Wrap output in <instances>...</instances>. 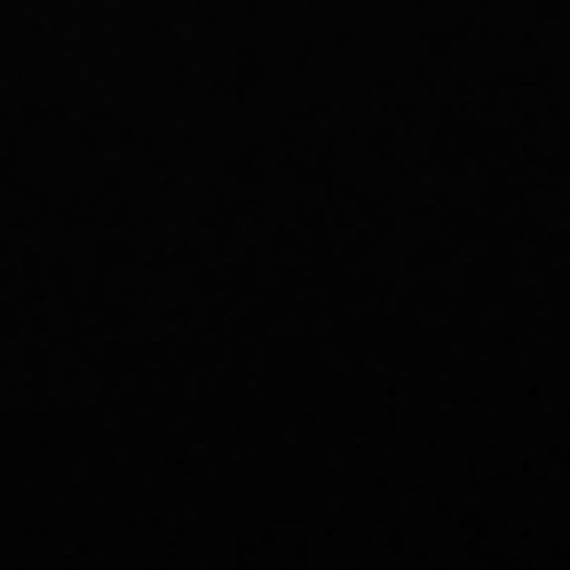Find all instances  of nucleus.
Instances as JSON below:
<instances>
[]
</instances>
